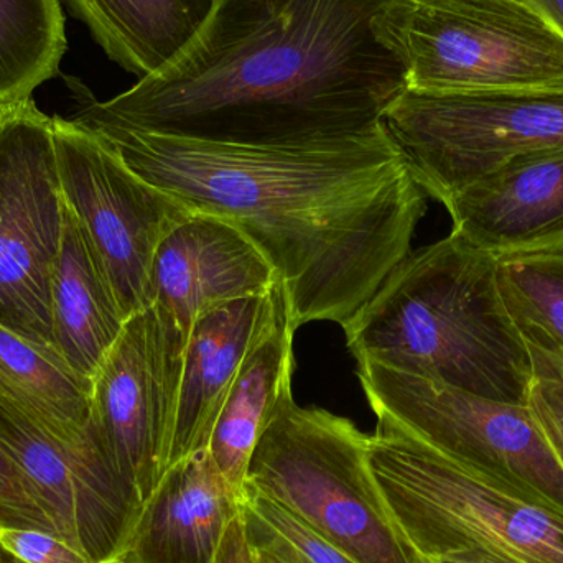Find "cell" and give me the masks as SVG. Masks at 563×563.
<instances>
[{"instance_id": "26", "label": "cell", "mask_w": 563, "mask_h": 563, "mask_svg": "<svg viewBox=\"0 0 563 563\" xmlns=\"http://www.w3.org/2000/svg\"><path fill=\"white\" fill-rule=\"evenodd\" d=\"M0 542L25 563H91L56 536L33 529L0 528Z\"/></svg>"}, {"instance_id": "31", "label": "cell", "mask_w": 563, "mask_h": 563, "mask_svg": "<svg viewBox=\"0 0 563 563\" xmlns=\"http://www.w3.org/2000/svg\"><path fill=\"white\" fill-rule=\"evenodd\" d=\"M253 549V548H251ZM254 558H256V563H280L277 559H274L269 552L266 551H257V549H253Z\"/></svg>"}, {"instance_id": "6", "label": "cell", "mask_w": 563, "mask_h": 563, "mask_svg": "<svg viewBox=\"0 0 563 563\" xmlns=\"http://www.w3.org/2000/svg\"><path fill=\"white\" fill-rule=\"evenodd\" d=\"M377 32L413 91H563V33L522 0H396Z\"/></svg>"}, {"instance_id": "2", "label": "cell", "mask_w": 563, "mask_h": 563, "mask_svg": "<svg viewBox=\"0 0 563 563\" xmlns=\"http://www.w3.org/2000/svg\"><path fill=\"white\" fill-rule=\"evenodd\" d=\"M81 125L148 184L246 234L276 269L297 330L346 324L412 253L427 211L384 128L331 144L247 147Z\"/></svg>"}, {"instance_id": "9", "label": "cell", "mask_w": 563, "mask_h": 563, "mask_svg": "<svg viewBox=\"0 0 563 563\" xmlns=\"http://www.w3.org/2000/svg\"><path fill=\"white\" fill-rule=\"evenodd\" d=\"M53 134L63 200L88 233L122 313L147 310L157 247L195 211L139 177L91 129L55 115Z\"/></svg>"}, {"instance_id": "24", "label": "cell", "mask_w": 563, "mask_h": 563, "mask_svg": "<svg viewBox=\"0 0 563 563\" xmlns=\"http://www.w3.org/2000/svg\"><path fill=\"white\" fill-rule=\"evenodd\" d=\"M534 377L529 407L563 472V354L529 343Z\"/></svg>"}, {"instance_id": "7", "label": "cell", "mask_w": 563, "mask_h": 563, "mask_svg": "<svg viewBox=\"0 0 563 563\" xmlns=\"http://www.w3.org/2000/svg\"><path fill=\"white\" fill-rule=\"evenodd\" d=\"M423 194L439 200L516 155L563 148V91H406L383 118Z\"/></svg>"}, {"instance_id": "20", "label": "cell", "mask_w": 563, "mask_h": 563, "mask_svg": "<svg viewBox=\"0 0 563 563\" xmlns=\"http://www.w3.org/2000/svg\"><path fill=\"white\" fill-rule=\"evenodd\" d=\"M92 380L55 351L0 327V404L68 442L92 435Z\"/></svg>"}, {"instance_id": "29", "label": "cell", "mask_w": 563, "mask_h": 563, "mask_svg": "<svg viewBox=\"0 0 563 563\" xmlns=\"http://www.w3.org/2000/svg\"><path fill=\"white\" fill-rule=\"evenodd\" d=\"M430 563H498L483 558H466V555H449V558L435 559Z\"/></svg>"}, {"instance_id": "21", "label": "cell", "mask_w": 563, "mask_h": 563, "mask_svg": "<svg viewBox=\"0 0 563 563\" xmlns=\"http://www.w3.org/2000/svg\"><path fill=\"white\" fill-rule=\"evenodd\" d=\"M66 48L59 0H0V108L55 78Z\"/></svg>"}, {"instance_id": "22", "label": "cell", "mask_w": 563, "mask_h": 563, "mask_svg": "<svg viewBox=\"0 0 563 563\" xmlns=\"http://www.w3.org/2000/svg\"><path fill=\"white\" fill-rule=\"evenodd\" d=\"M499 287L525 341L563 354V250L499 260Z\"/></svg>"}, {"instance_id": "25", "label": "cell", "mask_w": 563, "mask_h": 563, "mask_svg": "<svg viewBox=\"0 0 563 563\" xmlns=\"http://www.w3.org/2000/svg\"><path fill=\"white\" fill-rule=\"evenodd\" d=\"M0 528L33 529L56 536L22 470L0 442Z\"/></svg>"}, {"instance_id": "3", "label": "cell", "mask_w": 563, "mask_h": 563, "mask_svg": "<svg viewBox=\"0 0 563 563\" xmlns=\"http://www.w3.org/2000/svg\"><path fill=\"white\" fill-rule=\"evenodd\" d=\"M343 330L357 363L529 404L534 367L503 298L499 260L453 233L410 253Z\"/></svg>"}, {"instance_id": "15", "label": "cell", "mask_w": 563, "mask_h": 563, "mask_svg": "<svg viewBox=\"0 0 563 563\" xmlns=\"http://www.w3.org/2000/svg\"><path fill=\"white\" fill-rule=\"evenodd\" d=\"M285 290L236 298L197 318L185 347L184 376L168 466L203 452L231 384L257 341L274 327Z\"/></svg>"}, {"instance_id": "17", "label": "cell", "mask_w": 563, "mask_h": 563, "mask_svg": "<svg viewBox=\"0 0 563 563\" xmlns=\"http://www.w3.org/2000/svg\"><path fill=\"white\" fill-rule=\"evenodd\" d=\"M125 321L88 233L65 203L52 279L53 350L71 369L92 380Z\"/></svg>"}, {"instance_id": "13", "label": "cell", "mask_w": 563, "mask_h": 563, "mask_svg": "<svg viewBox=\"0 0 563 563\" xmlns=\"http://www.w3.org/2000/svg\"><path fill=\"white\" fill-rule=\"evenodd\" d=\"M452 233L496 260L563 250V148L503 162L445 201Z\"/></svg>"}, {"instance_id": "18", "label": "cell", "mask_w": 563, "mask_h": 563, "mask_svg": "<svg viewBox=\"0 0 563 563\" xmlns=\"http://www.w3.org/2000/svg\"><path fill=\"white\" fill-rule=\"evenodd\" d=\"M294 327L287 297L274 327L250 351L211 433V459L238 496H243L251 456L282 394L291 387Z\"/></svg>"}, {"instance_id": "23", "label": "cell", "mask_w": 563, "mask_h": 563, "mask_svg": "<svg viewBox=\"0 0 563 563\" xmlns=\"http://www.w3.org/2000/svg\"><path fill=\"white\" fill-rule=\"evenodd\" d=\"M241 519L251 548L280 563H356L250 483L241 496Z\"/></svg>"}, {"instance_id": "30", "label": "cell", "mask_w": 563, "mask_h": 563, "mask_svg": "<svg viewBox=\"0 0 563 563\" xmlns=\"http://www.w3.org/2000/svg\"><path fill=\"white\" fill-rule=\"evenodd\" d=\"M0 563H25L20 561L19 558L12 554L5 545L0 542Z\"/></svg>"}, {"instance_id": "19", "label": "cell", "mask_w": 563, "mask_h": 563, "mask_svg": "<svg viewBox=\"0 0 563 563\" xmlns=\"http://www.w3.org/2000/svg\"><path fill=\"white\" fill-rule=\"evenodd\" d=\"M106 55L125 71L154 75L190 45L214 0H65Z\"/></svg>"}, {"instance_id": "28", "label": "cell", "mask_w": 563, "mask_h": 563, "mask_svg": "<svg viewBox=\"0 0 563 563\" xmlns=\"http://www.w3.org/2000/svg\"><path fill=\"white\" fill-rule=\"evenodd\" d=\"M548 16L563 33V0H522Z\"/></svg>"}, {"instance_id": "12", "label": "cell", "mask_w": 563, "mask_h": 563, "mask_svg": "<svg viewBox=\"0 0 563 563\" xmlns=\"http://www.w3.org/2000/svg\"><path fill=\"white\" fill-rule=\"evenodd\" d=\"M0 442L62 541L91 563L124 562L142 501L119 475L95 426L88 440L68 442L0 404Z\"/></svg>"}, {"instance_id": "8", "label": "cell", "mask_w": 563, "mask_h": 563, "mask_svg": "<svg viewBox=\"0 0 563 563\" xmlns=\"http://www.w3.org/2000/svg\"><path fill=\"white\" fill-rule=\"evenodd\" d=\"M65 227L53 118L0 108V327L53 350L52 279Z\"/></svg>"}, {"instance_id": "4", "label": "cell", "mask_w": 563, "mask_h": 563, "mask_svg": "<svg viewBox=\"0 0 563 563\" xmlns=\"http://www.w3.org/2000/svg\"><path fill=\"white\" fill-rule=\"evenodd\" d=\"M367 462L426 561L563 563V506L531 486L452 459L386 419L369 437Z\"/></svg>"}, {"instance_id": "11", "label": "cell", "mask_w": 563, "mask_h": 563, "mask_svg": "<svg viewBox=\"0 0 563 563\" xmlns=\"http://www.w3.org/2000/svg\"><path fill=\"white\" fill-rule=\"evenodd\" d=\"M187 338L157 307L132 314L92 377L91 422L142 505L167 472Z\"/></svg>"}, {"instance_id": "16", "label": "cell", "mask_w": 563, "mask_h": 563, "mask_svg": "<svg viewBox=\"0 0 563 563\" xmlns=\"http://www.w3.org/2000/svg\"><path fill=\"white\" fill-rule=\"evenodd\" d=\"M241 498L211 459L172 465L144 505L122 563H217Z\"/></svg>"}, {"instance_id": "1", "label": "cell", "mask_w": 563, "mask_h": 563, "mask_svg": "<svg viewBox=\"0 0 563 563\" xmlns=\"http://www.w3.org/2000/svg\"><path fill=\"white\" fill-rule=\"evenodd\" d=\"M396 0H214L190 45L129 91L98 101L81 82L79 124L247 147L366 137L406 91L377 19Z\"/></svg>"}, {"instance_id": "14", "label": "cell", "mask_w": 563, "mask_h": 563, "mask_svg": "<svg viewBox=\"0 0 563 563\" xmlns=\"http://www.w3.org/2000/svg\"><path fill=\"white\" fill-rule=\"evenodd\" d=\"M279 282L273 264L234 224L195 213L157 247L152 305L174 318L188 340L198 317L236 298L264 295Z\"/></svg>"}, {"instance_id": "27", "label": "cell", "mask_w": 563, "mask_h": 563, "mask_svg": "<svg viewBox=\"0 0 563 563\" xmlns=\"http://www.w3.org/2000/svg\"><path fill=\"white\" fill-rule=\"evenodd\" d=\"M217 563H256L253 549L247 542L241 515L228 528Z\"/></svg>"}, {"instance_id": "5", "label": "cell", "mask_w": 563, "mask_h": 563, "mask_svg": "<svg viewBox=\"0 0 563 563\" xmlns=\"http://www.w3.org/2000/svg\"><path fill=\"white\" fill-rule=\"evenodd\" d=\"M367 446L369 437L350 419L298 406L290 387L254 449L246 483L356 563H430L394 519Z\"/></svg>"}, {"instance_id": "10", "label": "cell", "mask_w": 563, "mask_h": 563, "mask_svg": "<svg viewBox=\"0 0 563 563\" xmlns=\"http://www.w3.org/2000/svg\"><path fill=\"white\" fill-rule=\"evenodd\" d=\"M377 419L460 462L501 473L563 506V472L531 407L496 402L426 377L357 363Z\"/></svg>"}]
</instances>
